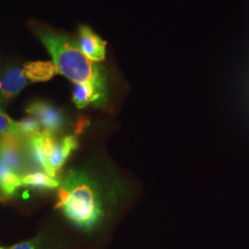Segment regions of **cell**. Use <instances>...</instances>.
Returning a JSON list of instances; mask_svg holds the SVG:
<instances>
[{
    "label": "cell",
    "mask_w": 249,
    "mask_h": 249,
    "mask_svg": "<svg viewBox=\"0 0 249 249\" xmlns=\"http://www.w3.org/2000/svg\"><path fill=\"white\" fill-rule=\"evenodd\" d=\"M22 70L26 76L27 80L34 82L47 81L51 80L55 74H57L53 61L27 63Z\"/></svg>",
    "instance_id": "30bf717a"
},
{
    "label": "cell",
    "mask_w": 249,
    "mask_h": 249,
    "mask_svg": "<svg viewBox=\"0 0 249 249\" xmlns=\"http://www.w3.org/2000/svg\"><path fill=\"white\" fill-rule=\"evenodd\" d=\"M78 147V142L75 137L69 136L61 142L54 143L53 150L48 158L49 167L51 170V178H55L57 172L62 167L72 151Z\"/></svg>",
    "instance_id": "52a82bcc"
},
{
    "label": "cell",
    "mask_w": 249,
    "mask_h": 249,
    "mask_svg": "<svg viewBox=\"0 0 249 249\" xmlns=\"http://www.w3.org/2000/svg\"><path fill=\"white\" fill-rule=\"evenodd\" d=\"M80 47L85 55L93 62H101L106 58L107 42L102 40L88 27L80 28Z\"/></svg>",
    "instance_id": "8992f818"
},
{
    "label": "cell",
    "mask_w": 249,
    "mask_h": 249,
    "mask_svg": "<svg viewBox=\"0 0 249 249\" xmlns=\"http://www.w3.org/2000/svg\"><path fill=\"white\" fill-rule=\"evenodd\" d=\"M18 130L20 135L28 140L32 136L42 131V128L35 118H25L18 122Z\"/></svg>",
    "instance_id": "4fadbf2b"
},
{
    "label": "cell",
    "mask_w": 249,
    "mask_h": 249,
    "mask_svg": "<svg viewBox=\"0 0 249 249\" xmlns=\"http://www.w3.org/2000/svg\"><path fill=\"white\" fill-rule=\"evenodd\" d=\"M22 185L39 187V188H54L59 186V183L54 179L43 173L28 174L21 178Z\"/></svg>",
    "instance_id": "7c38bea8"
},
{
    "label": "cell",
    "mask_w": 249,
    "mask_h": 249,
    "mask_svg": "<svg viewBox=\"0 0 249 249\" xmlns=\"http://www.w3.org/2000/svg\"><path fill=\"white\" fill-rule=\"evenodd\" d=\"M105 97V87L91 82L77 83L73 92V102L79 108H84L91 103L100 102Z\"/></svg>",
    "instance_id": "ba28073f"
},
{
    "label": "cell",
    "mask_w": 249,
    "mask_h": 249,
    "mask_svg": "<svg viewBox=\"0 0 249 249\" xmlns=\"http://www.w3.org/2000/svg\"><path fill=\"white\" fill-rule=\"evenodd\" d=\"M55 141L53 134L42 130L27 140V149L34 162L45 170L47 176L51 177L48 158L53 150Z\"/></svg>",
    "instance_id": "277c9868"
},
{
    "label": "cell",
    "mask_w": 249,
    "mask_h": 249,
    "mask_svg": "<svg viewBox=\"0 0 249 249\" xmlns=\"http://www.w3.org/2000/svg\"><path fill=\"white\" fill-rule=\"evenodd\" d=\"M27 113L36 119L42 130L53 134L62 127L64 123L62 114L46 103L36 102L32 104L28 107Z\"/></svg>",
    "instance_id": "5b68a950"
},
{
    "label": "cell",
    "mask_w": 249,
    "mask_h": 249,
    "mask_svg": "<svg viewBox=\"0 0 249 249\" xmlns=\"http://www.w3.org/2000/svg\"><path fill=\"white\" fill-rule=\"evenodd\" d=\"M26 149L27 140L20 136L0 137V160L18 176L26 170Z\"/></svg>",
    "instance_id": "3957f363"
},
{
    "label": "cell",
    "mask_w": 249,
    "mask_h": 249,
    "mask_svg": "<svg viewBox=\"0 0 249 249\" xmlns=\"http://www.w3.org/2000/svg\"><path fill=\"white\" fill-rule=\"evenodd\" d=\"M27 78L23 70L13 68L6 73L0 81V91L4 99L12 98L27 84Z\"/></svg>",
    "instance_id": "9c48e42d"
},
{
    "label": "cell",
    "mask_w": 249,
    "mask_h": 249,
    "mask_svg": "<svg viewBox=\"0 0 249 249\" xmlns=\"http://www.w3.org/2000/svg\"><path fill=\"white\" fill-rule=\"evenodd\" d=\"M36 243L34 241H29V242L20 243L9 249H36Z\"/></svg>",
    "instance_id": "9a60e30c"
},
{
    "label": "cell",
    "mask_w": 249,
    "mask_h": 249,
    "mask_svg": "<svg viewBox=\"0 0 249 249\" xmlns=\"http://www.w3.org/2000/svg\"><path fill=\"white\" fill-rule=\"evenodd\" d=\"M0 135H17L22 137L18 130V122L12 120L8 115L0 111ZM23 138V137H22Z\"/></svg>",
    "instance_id": "5bb4252c"
},
{
    "label": "cell",
    "mask_w": 249,
    "mask_h": 249,
    "mask_svg": "<svg viewBox=\"0 0 249 249\" xmlns=\"http://www.w3.org/2000/svg\"><path fill=\"white\" fill-rule=\"evenodd\" d=\"M39 36L52 55L57 74H62L76 84L91 82L105 87L98 66L85 55L73 40L47 32H41Z\"/></svg>",
    "instance_id": "6da1fadb"
},
{
    "label": "cell",
    "mask_w": 249,
    "mask_h": 249,
    "mask_svg": "<svg viewBox=\"0 0 249 249\" xmlns=\"http://www.w3.org/2000/svg\"><path fill=\"white\" fill-rule=\"evenodd\" d=\"M20 176L12 172L0 160V188L6 195H12L22 185Z\"/></svg>",
    "instance_id": "8fae6325"
},
{
    "label": "cell",
    "mask_w": 249,
    "mask_h": 249,
    "mask_svg": "<svg viewBox=\"0 0 249 249\" xmlns=\"http://www.w3.org/2000/svg\"><path fill=\"white\" fill-rule=\"evenodd\" d=\"M56 208L81 228L90 229L102 217V208L95 188L88 178L72 172L58 190Z\"/></svg>",
    "instance_id": "7a4b0ae2"
},
{
    "label": "cell",
    "mask_w": 249,
    "mask_h": 249,
    "mask_svg": "<svg viewBox=\"0 0 249 249\" xmlns=\"http://www.w3.org/2000/svg\"></svg>",
    "instance_id": "2e32d148"
}]
</instances>
